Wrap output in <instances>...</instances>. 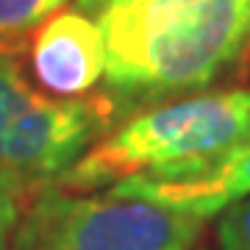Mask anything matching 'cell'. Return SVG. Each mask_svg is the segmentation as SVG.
<instances>
[{
  "label": "cell",
  "instance_id": "obj_9",
  "mask_svg": "<svg viewBox=\"0 0 250 250\" xmlns=\"http://www.w3.org/2000/svg\"><path fill=\"white\" fill-rule=\"evenodd\" d=\"M31 197H34V192H28L25 187L0 175V250H9L11 236L17 231L20 217Z\"/></svg>",
  "mask_w": 250,
  "mask_h": 250
},
{
  "label": "cell",
  "instance_id": "obj_4",
  "mask_svg": "<svg viewBox=\"0 0 250 250\" xmlns=\"http://www.w3.org/2000/svg\"><path fill=\"white\" fill-rule=\"evenodd\" d=\"M206 220L125 195L45 187L28 200L9 250H195Z\"/></svg>",
  "mask_w": 250,
  "mask_h": 250
},
{
  "label": "cell",
  "instance_id": "obj_1",
  "mask_svg": "<svg viewBox=\"0 0 250 250\" xmlns=\"http://www.w3.org/2000/svg\"><path fill=\"white\" fill-rule=\"evenodd\" d=\"M75 9L100 28L114 103L156 106L206 92L250 47V0H75Z\"/></svg>",
  "mask_w": 250,
  "mask_h": 250
},
{
  "label": "cell",
  "instance_id": "obj_3",
  "mask_svg": "<svg viewBox=\"0 0 250 250\" xmlns=\"http://www.w3.org/2000/svg\"><path fill=\"white\" fill-rule=\"evenodd\" d=\"M117 117L108 95H50L28 81L14 56H0V175L28 192L59 184Z\"/></svg>",
  "mask_w": 250,
  "mask_h": 250
},
{
  "label": "cell",
  "instance_id": "obj_10",
  "mask_svg": "<svg viewBox=\"0 0 250 250\" xmlns=\"http://www.w3.org/2000/svg\"><path fill=\"white\" fill-rule=\"evenodd\" d=\"M242 75L250 81V47H248V53H245V59H242Z\"/></svg>",
  "mask_w": 250,
  "mask_h": 250
},
{
  "label": "cell",
  "instance_id": "obj_2",
  "mask_svg": "<svg viewBox=\"0 0 250 250\" xmlns=\"http://www.w3.org/2000/svg\"><path fill=\"white\" fill-rule=\"evenodd\" d=\"M250 139V86L206 89L145 106L100 136L56 187L89 192L125 178H167Z\"/></svg>",
  "mask_w": 250,
  "mask_h": 250
},
{
  "label": "cell",
  "instance_id": "obj_5",
  "mask_svg": "<svg viewBox=\"0 0 250 250\" xmlns=\"http://www.w3.org/2000/svg\"><path fill=\"white\" fill-rule=\"evenodd\" d=\"M31 70L39 86L59 98H81L103 81L106 50L98 22L75 6L56 9L28 42Z\"/></svg>",
  "mask_w": 250,
  "mask_h": 250
},
{
  "label": "cell",
  "instance_id": "obj_7",
  "mask_svg": "<svg viewBox=\"0 0 250 250\" xmlns=\"http://www.w3.org/2000/svg\"><path fill=\"white\" fill-rule=\"evenodd\" d=\"M67 0H0V56H20L28 50L31 34Z\"/></svg>",
  "mask_w": 250,
  "mask_h": 250
},
{
  "label": "cell",
  "instance_id": "obj_8",
  "mask_svg": "<svg viewBox=\"0 0 250 250\" xmlns=\"http://www.w3.org/2000/svg\"><path fill=\"white\" fill-rule=\"evenodd\" d=\"M217 248L250 250V197H242L220 211L217 220Z\"/></svg>",
  "mask_w": 250,
  "mask_h": 250
},
{
  "label": "cell",
  "instance_id": "obj_6",
  "mask_svg": "<svg viewBox=\"0 0 250 250\" xmlns=\"http://www.w3.org/2000/svg\"><path fill=\"white\" fill-rule=\"evenodd\" d=\"M108 192L139 197L147 203L208 220L242 197H250V139L197 170L167 175V178L136 175L114 184Z\"/></svg>",
  "mask_w": 250,
  "mask_h": 250
}]
</instances>
